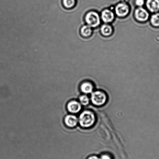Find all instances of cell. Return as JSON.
I'll use <instances>...</instances> for the list:
<instances>
[{"label":"cell","mask_w":159,"mask_h":159,"mask_svg":"<svg viewBox=\"0 0 159 159\" xmlns=\"http://www.w3.org/2000/svg\"><path fill=\"white\" fill-rule=\"evenodd\" d=\"M146 5L151 13H156L159 11V0H147Z\"/></svg>","instance_id":"8"},{"label":"cell","mask_w":159,"mask_h":159,"mask_svg":"<svg viewBox=\"0 0 159 159\" xmlns=\"http://www.w3.org/2000/svg\"><path fill=\"white\" fill-rule=\"evenodd\" d=\"M87 159H100V158L96 156H92L88 157Z\"/></svg>","instance_id":"18"},{"label":"cell","mask_w":159,"mask_h":159,"mask_svg":"<svg viewBox=\"0 0 159 159\" xmlns=\"http://www.w3.org/2000/svg\"><path fill=\"white\" fill-rule=\"evenodd\" d=\"M134 14L136 19L142 22L147 21L149 16V13L147 11L142 7L136 9Z\"/></svg>","instance_id":"4"},{"label":"cell","mask_w":159,"mask_h":159,"mask_svg":"<svg viewBox=\"0 0 159 159\" xmlns=\"http://www.w3.org/2000/svg\"><path fill=\"white\" fill-rule=\"evenodd\" d=\"M151 24L154 27H159V13H156L151 16Z\"/></svg>","instance_id":"14"},{"label":"cell","mask_w":159,"mask_h":159,"mask_svg":"<svg viewBox=\"0 0 159 159\" xmlns=\"http://www.w3.org/2000/svg\"><path fill=\"white\" fill-rule=\"evenodd\" d=\"M95 120L93 112L89 111H85L80 114L78 121L81 127L88 128L93 125Z\"/></svg>","instance_id":"1"},{"label":"cell","mask_w":159,"mask_h":159,"mask_svg":"<svg viewBox=\"0 0 159 159\" xmlns=\"http://www.w3.org/2000/svg\"><path fill=\"white\" fill-rule=\"evenodd\" d=\"M93 88V86L92 83L89 82H85L83 83L80 87L81 92L85 94L92 93Z\"/></svg>","instance_id":"10"},{"label":"cell","mask_w":159,"mask_h":159,"mask_svg":"<svg viewBox=\"0 0 159 159\" xmlns=\"http://www.w3.org/2000/svg\"><path fill=\"white\" fill-rule=\"evenodd\" d=\"M129 11V6L125 3H120L115 7L116 13L117 16L120 17L127 16Z\"/></svg>","instance_id":"5"},{"label":"cell","mask_w":159,"mask_h":159,"mask_svg":"<svg viewBox=\"0 0 159 159\" xmlns=\"http://www.w3.org/2000/svg\"><path fill=\"white\" fill-rule=\"evenodd\" d=\"M135 4L138 7H143L144 4V0H136Z\"/></svg>","instance_id":"16"},{"label":"cell","mask_w":159,"mask_h":159,"mask_svg":"<svg viewBox=\"0 0 159 159\" xmlns=\"http://www.w3.org/2000/svg\"><path fill=\"white\" fill-rule=\"evenodd\" d=\"M76 0H62L63 7L67 10L73 8L76 4Z\"/></svg>","instance_id":"13"},{"label":"cell","mask_w":159,"mask_h":159,"mask_svg":"<svg viewBox=\"0 0 159 159\" xmlns=\"http://www.w3.org/2000/svg\"><path fill=\"white\" fill-rule=\"evenodd\" d=\"M92 28L88 25H83L80 30V33L82 36L87 38L92 34Z\"/></svg>","instance_id":"12"},{"label":"cell","mask_w":159,"mask_h":159,"mask_svg":"<svg viewBox=\"0 0 159 159\" xmlns=\"http://www.w3.org/2000/svg\"><path fill=\"white\" fill-rule=\"evenodd\" d=\"M100 159H112V157L110 156L107 154H103L100 157Z\"/></svg>","instance_id":"17"},{"label":"cell","mask_w":159,"mask_h":159,"mask_svg":"<svg viewBox=\"0 0 159 159\" xmlns=\"http://www.w3.org/2000/svg\"><path fill=\"white\" fill-rule=\"evenodd\" d=\"M78 120L76 116L73 115H67L64 119V122L67 127L74 128L78 124Z\"/></svg>","instance_id":"9"},{"label":"cell","mask_w":159,"mask_h":159,"mask_svg":"<svg viewBox=\"0 0 159 159\" xmlns=\"http://www.w3.org/2000/svg\"><path fill=\"white\" fill-rule=\"evenodd\" d=\"M68 111L70 113L75 114L78 113L81 111V104L75 100L69 102L67 105Z\"/></svg>","instance_id":"6"},{"label":"cell","mask_w":159,"mask_h":159,"mask_svg":"<svg viewBox=\"0 0 159 159\" xmlns=\"http://www.w3.org/2000/svg\"><path fill=\"white\" fill-rule=\"evenodd\" d=\"M85 20L88 25L91 27H97L100 24L99 15L95 11H90L87 13L85 17Z\"/></svg>","instance_id":"3"},{"label":"cell","mask_w":159,"mask_h":159,"mask_svg":"<svg viewBox=\"0 0 159 159\" xmlns=\"http://www.w3.org/2000/svg\"><path fill=\"white\" fill-rule=\"evenodd\" d=\"M100 31L102 34L105 36H108L112 34L113 29L111 26L108 24H103L100 28Z\"/></svg>","instance_id":"11"},{"label":"cell","mask_w":159,"mask_h":159,"mask_svg":"<svg viewBox=\"0 0 159 159\" xmlns=\"http://www.w3.org/2000/svg\"><path fill=\"white\" fill-rule=\"evenodd\" d=\"M91 100L94 105L100 106L106 103L107 101V97L104 93L102 91H96L92 93Z\"/></svg>","instance_id":"2"},{"label":"cell","mask_w":159,"mask_h":159,"mask_svg":"<svg viewBox=\"0 0 159 159\" xmlns=\"http://www.w3.org/2000/svg\"><path fill=\"white\" fill-rule=\"evenodd\" d=\"M79 100L80 103L83 106H86L89 103V99L87 96L82 95L80 97Z\"/></svg>","instance_id":"15"},{"label":"cell","mask_w":159,"mask_h":159,"mask_svg":"<svg viewBox=\"0 0 159 159\" xmlns=\"http://www.w3.org/2000/svg\"><path fill=\"white\" fill-rule=\"evenodd\" d=\"M115 15L113 12L108 9H105L101 13V18L104 23L112 22L115 18Z\"/></svg>","instance_id":"7"}]
</instances>
